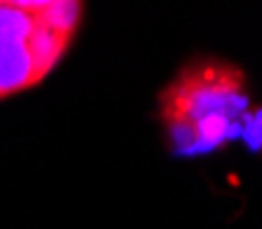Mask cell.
I'll use <instances>...</instances> for the list:
<instances>
[{
	"mask_svg": "<svg viewBox=\"0 0 262 229\" xmlns=\"http://www.w3.org/2000/svg\"><path fill=\"white\" fill-rule=\"evenodd\" d=\"M246 109V74L219 57H196L161 90L159 112L175 153L227 142Z\"/></svg>",
	"mask_w": 262,
	"mask_h": 229,
	"instance_id": "obj_1",
	"label": "cell"
},
{
	"mask_svg": "<svg viewBox=\"0 0 262 229\" xmlns=\"http://www.w3.org/2000/svg\"><path fill=\"white\" fill-rule=\"evenodd\" d=\"M85 6L0 0V98L44 82L69 52Z\"/></svg>",
	"mask_w": 262,
	"mask_h": 229,
	"instance_id": "obj_2",
	"label": "cell"
}]
</instances>
